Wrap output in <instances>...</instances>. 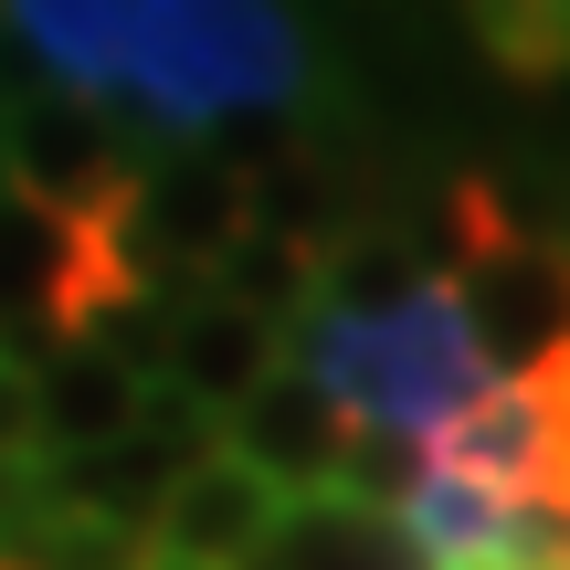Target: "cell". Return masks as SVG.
I'll return each mask as SVG.
<instances>
[{"mask_svg": "<svg viewBox=\"0 0 570 570\" xmlns=\"http://www.w3.org/2000/svg\"><path fill=\"white\" fill-rule=\"evenodd\" d=\"M539 402H550V444H560V475H570V381H550Z\"/></svg>", "mask_w": 570, "mask_h": 570, "instance_id": "13", "label": "cell"}, {"mask_svg": "<svg viewBox=\"0 0 570 570\" xmlns=\"http://www.w3.org/2000/svg\"><path fill=\"white\" fill-rule=\"evenodd\" d=\"M148 148H159V127H138L127 106H96L75 96V85H21V96H0V180L32 190L42 212H63V223H117V202L138 190Z\"/></svg>", "mask_w": 570, "mask_h": 570, "instance_id": "5", "label": "cell"}, {"mask_svg": "<svg viewBox=\"0 0 570 570\" xmlns=\"http://www.w3.org/2000/svg\"><path fill=\"white\" fill-rule=\"evenodd\" d=\"M138 285L117 275L96 223H63L32 190L0 180V360H53L63 338H96L106 306H127Z\"/></svg>", "mask_w": 570, "mask_h": 570, "instance_id": "6", "label": "cell"}, {"mask_svg": "<svg viewBox=\"0 0 570 570\" xmlns=\"http://www.w3.org/2000/svg\"><path fill=\"white\" fill-rule=\"evenodd\" d=\"M296 508V497H275L265 475L244 465V454H202V465L180 475V497L159 508V539L148 550H169V560H202V570H244L254 550L275 539V518Z\"/></svg>", "mask_w": 570, "mask_h": 570, "instance_id": "9", "label": "cell"}, {"mask_svg": "<svg viewBox=\"0 0 570 570\" xmlns=\"http://www.w3.org/2000/svg\"><path fill=\"white\" fill-rule=\"evenodd\" d=\"M433 275L508 391L570 381V244L539 233L487 169H454L433 202Z\"/></svg>", "mask_w": 570, "mask_h": 570, "instance_id": "3", "label": "cell"}, {"mask_svg": "<svg viewBox=\"0 0 570 570\" xmlns=\"http://www.w3.org/2000/svg\"><path fill=\"white\" fill-rule=\"evenodd\" d=\"M465 42L508 85H570V0H454Z\"/></svg>", "mask_w": 570, "mask_h": 570, "instance_id": "12", "label": "cell"}, {"mask_svg": "<svg viewBox=\"0 0 570 570\" xmlns=\"http://www.w3.org/2000/svg\"><path fill=\"white\" fill-rule=\"evenodd\" d=\"M296 360L317 370L370 433H412V444L454 433L487 391H508L487 370V348L465 338L433 254L391 244V233H360V244L327 254V285H317V306H306V327H296Z\"/></svg>", "mask_w": 570, "mask_h": 570, "instance_id": "2", "label": "cell"}, {"mask_svg": "<svg viewBox=\"0 0 570 570\" xmlns=\"http://www.w3.org/2000/svg\"><path fill=\"white\" fill-rule=\"evenodd\" d=\"M148 412V370H127L106 338H63L53 360H32V433L42 454H96Z\"/></svg>", "mask_w": 570, "mask_h": 570, "instance_id": "10", "label": "cell"}, {"mask_svg": "<svg viewBox=\"0 0 570 570\" xmlns=\"http://www.w3.org/2000/svg\"><path fill=\"white\" fill-rule=\"evenodd\" d=\"M0 570H11V529H0Z\"/></svg>", "mask_w": 570, "mask_h": 570, "instance_id": "15", "label": "cell"}, {"mask_svg": "<svg viewBox=\"0 0 570 570\" xmlns=\"http://www.w3.org/2000/svg\"><path fill=\"white\" fill-rule=\"evenodd\" d=\"M0 32L159 138H244L317 96V42L285 0H0Z\"/></svg>", "mask_w": 570, "mask_h": 570, "instance_id": "1", "label": "cell"}, {"mask_svg": "<svg viewBox=\"0 0 570 570\" xmlns=\"http://www.w3.org/2000/svg\"><path fill=\"white\" fill-rule=\"evenodd\" d=\"M138 570H202V560H169V550H148V560H138Z\"/></svg>", "mask_w": 570, "mask_h": 570, "instance_id": "14", "label": "cell"}, {"mask_svg": "<svg viewBox=\"0 0 570 570\" xmlns=\"http://www.w3.org/2000/svg\"><path fill=\"white\" fill-rule=\"evenodd\" d=\"M244 570H433V560L412 550V529L391 508H370V497H296Z\"/></svg>", "mask_w": 570, "mask_h": 570, "instance_id": "11", "label": "cell"}, {"mask_svg": "<svg viewBox=\"0 0 570 570\" xmlns=\"http://www.w3.org/2000/svg\"><path fill=\"white\" fill-rule=\"evenodd\" d=\"M360 412L338 402V391L317 381L306 360H285L265 391H254L244 412L223 423V444L244 454L254 475H265L275 497H348V465H360Z\"/></svg>", "mask_w": 570, "mask_h": 570, "instance_id": "7", "label": "cell"}, {"mask_svg": "<svg viewBox=\"0 0 570 570\" xmlns=\"http://www.w3.org/2000/svg\"><path fill=\"white\" fill-rule=\"evenodd\" d=\"M285 360H296V338H285V327H265L254 306L212 296V285L169 296V327H159V381L180 391V402H202L212 423H233V412H244Z\"/></svg>", "mask_w": 570, "mask_h": 570, "instance_id": "8", "label": "cell"}, {"mask_svg": "<svg viewBox=\"0 0 570 570\" xmlns=\"http://www.w3.org/2000/svg\"><path fill=\"white\" fill-rule=\"evenodd\" d=\"M244 233H254V169L223 138H159L138 190L106 223V254L138 296H190V285H212V265Z\"/></svg>", "mask_w": 570, "mask_h": 570, "instance_id": "4", "label": "cell"}]
</instances>
